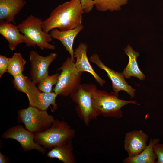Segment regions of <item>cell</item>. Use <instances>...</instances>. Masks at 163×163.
<instances>
[{"label": "cell", "mask_w": 163, "mask_h": 163, "mask_svg": "<svg viewBox=\"0 0 163 163\" xmlns=\"http://www.w3.org/2000/svg\"><path fill=\"white\" fill-rule=\"evenodd\" d=\"M88 46L85 43H81L74 51L75 58H76L75 66L79 72H86L90 73L101 87L106 83L95 72L90 64L87 56Z\"/></svg>", "instance_id": "cell-13"}, {"label": "cell", "mask_w": 163, "mask_h": 163, "mask_svg": "<svg viewBox=\"0 0 163 163\" xmlns=\"http://www.w3.org/2000/svg\"><path fill=\"white\" fill-rule=\"evenodd\" d=\"M159 138H151L145 148L139 154L133 157L126 158L123 162L124 163H154L157 158L154 152L153 147L159 142Z\"/></svg>", "instance_id": "cell-18"}, {"label": "cell", "mask_w": 163, "mask_h": 163, "mask_svg": "<svg viewBox=\"0 0 163 163\" xmlns=\"http://www.w3.org/2000/svg\"><path fill=\"white\" fill-rule=\"evenodd\" d=\"M26 62L20 53H15L9 58L7 72L13 77L22 74Z\"/></svg>", "instance_id": "cell-20"}, {"label": "cell", "mask_w": 163, "mask_h": 163, "mask_svg": "<svg viewBox=\"0 0 163 163\" xmlns=\"http://www.w3.org/2000/svg\"><path fill=\"white\" fill-rule=\"evenodd\" d=\"M43 21L30 15L18 25L24 38V43L27 47L37 46L41 50H54L55 46L49 43L53 40L50 34L45 32L42 27Z\"/></svg>", "instance_id": "cell-2"}, {"label": "cell", "mask_w": 163, "mask_h": 163, "mask_svg": "<svg viewBox=\"0 0 163 163\" xmlns=\"http://www.w3.org/2000/svg\"><path fill=\"white\" fill-rule=\"evenodd\" d=\"M83 10L80 0H71L58 5L43 21V30L49 33L54 29L66 30L82 24Z\"/></svg>", "instance_id": "cell-1"}, {"label": "cell", "mask_w": 163, "mask_h": 163, "mask_svg": "<svg viewBox=\"0 0 163 163\" xmlns=\"http://www.w3.org/2000/svg\"><path fill=\"white\" fill-rule=\"evenodd\" d=\"M27 94L29 105L43 110H47L52 105L54 111L57 109L56 99L58 95L54 92L47 93L41 91L31 78L27 77Z\"/></svg>", "instance_id": "cell-9"}, {"label": "cell", "mask_w": 163, "mask_h": 163, "mask_svg": "<svg viewBox=\"0 0 163 163\" xmlns=\"http://www.w3.org/2000/svg\"><path fill=\"white\" fill-rule=\"evenodd\" d=\"M20 121L24 123L27 130L37 133L45 131L52 126L55 120L53 117L49 115L46 110H43L29 106L18 111Z\"/></svg>", "instance_id": "cell-7"}, {"label": "cell", "mask_w": 163, "mask_h": 163, "mask_svg": "<svg viewBox=\"0 0 163 163\" xmlns=\"http://www.w3.org/2000/svg\"><path fill=\"white\" fill-rule=\"evenodd\" d=\"M72 140L55 146L47 153L50 158H56L64 163H74L75 157L73 153Z\"/></svg>", "instance_id": "cell-19"}, {"label": "cell", "mask_w": 163, "mask_h": 163, "mask_svg": "<svg viewBox=\"0 0 163 163\" xmlns=\"http://www.w3.org/2000/svg\"><path fill=\"white\" fill-rule=\"evenodd\" d=\"M13 77L12 82L14 87L18 90L27 94V76L22 73Z\"/></svg>", "instance_id": "cell-23"}, {"label": "cell", "mask_w": 163, "mask_h": 163, "mask_svg": "<svg viewBox=\"0 0 163 163\" xmlns=\"http://www.w3.org/2000/svg\"><path fill=\"white\" fill-rule=\"evenodd\" d=\"M96 86L93 84L81 85L77 90L70 95L71 99L77 104L76 111L86 125L98 115L92 102V94Z\"/></svg>", "instance_id": "cell-6"}, {"label": "cell", "mask_w": 163, "mask_h": 163, "mask_svg": "<svg viewBox=\"0 0 163 163\" xmlns=\"http://www.w3.org/2000/svg\"><path fill=\"white\" fill-rule=\"evenodd\" d=\"M84 28V26L81 24L74 29L68 30H61L55 28L51 30L50 34L53 38L58 40L61 42L71 58L75 60L73 49L74 41L75 37Z\"/></svg>", "instance_id": "cell-14"}, {"label": "cell", "mask_w": 163, "mask_h": 163, "mask_svg": "<svg viewBox=\"0 0 163 163\" xmlns=\"http://www.w3.org/2000/svg\"><path fill=\"white\" fill-rule=\"evenodd\" d=\"M59 75L57 73L50 76L48 75L38 84L37 87L43 92L47 93L52 92L53 86L56 84Z\"/></svg>", "instance_id": "cell-22"}, {"label": "cell", "mask_w": 163, "mask_h": 163, "mask_svg": "<svg viewBox=\"0 0 163 163\" xmlns=\"http://www.w3.org/2000/svg\"><path fill=\"white\" fill-rule=\"evenodd\" d=\"M153 149L157 157L156 163H163V144L157 143L154 145Z\"/></svg>", "instance_id": "cell-24"}, {"label": "cell", "mask_w": 163, "mask_h": 163, "mask_svg": "<svg viewBox=\"0 0 163 163\" xmlns=\"http://www.w3.org/2000/svg\"><path fill=\"white\" fill-rule=\"evenodd\" d=\"M9 58L5 56L0 55V77L7 72Z\"/></svg>", "instance_id": "cell-25"}, {"label": "cell", "mask_w": 163, "mask_h": 163, "mask_svg": "<svg viewBox=\"0 0 163 163\" xmlns=\"http://www.w3.org/2000/svg\"><path fill=\"white\" fill-rule=\"evenodd\" d=\"M124 50L129 58L128 63L122 73L124 78L129 79L134 77L140 80H145V75L139 68L137 62L139 56V52L134 51L129 44Z\"/></svg>", "instance_id": "cell-17"}, {"label": "cell", "mask_w": 163, "mask_h": 163, "mask_svg": "<svg viewBox=\"0 0 163 163\" xmlns=\"http://www.w3.org/2000/svg\"><path fill=\"white\" fill-rule=\"evenodd\" d=\"M119 95L113 92L109 93L98 89L97 87L92 94V102L94 108L98 115L105 117L120 118L123 116L122 108L128 104L139 105L135 101H126L119 99Z\"/></svg>", "instance_id": "cell-3"}, {"label": "cell", "mask_w": 163, "mask_h": 163, "mask_svg": "<svg viewBox=\"0 0 163 163\" xmlns=\"http://www.w3.org/2000/svg\"><path fill=\"white\" fill-rule=\"evenodd\" d=\"M2 136L17 141L25 151L35 149L43 155L46 152V149L35 141L34 133L24 128L22 125H18L9 128Z\"/></svg>", "instance_id": "cell-8"}, {"label": "cell", "mask_w": 163, "mask_h": 163, "mask_svg": "<svg viewBox=\"0 0 163 163\" xmlns=\"http://www.w3.org/2000/svg\"><path fill=\"white\" fill-rule=\"evenodd\" d=\"M57 70H61L53 91L58 95L64 97L75 92L80 85L82 72L76 67L75 60L68 57Z\"/></svg>", "instance_id": "cell-5"}, {"label": "cell", "mask_w": 163, "mask_h": 163, "mask_svg": "<svg viewBox=\"0 0 163 163\" xmlns=\"http://www.w3.org/2000/svg\"><path fill=\"white\" fill-rule=\"evenodd\" d=\"M90 60L92 62L95 64L106 72L108 77L111 81L113 90L116 94L118 95L119 92L123 91L129 94L131 98L135 96L136 90L127 82L122 73L116 72L106 66L101 60L99 55L97 53L93 54L90 57Z\"/></svg>", "instance_id": "cell-11"}, {"label": "cell", "mask_w": 163, "mask_h": 163, "mask_svg": "<svg viewBox=\"0 0 163 163\" xmlns=\"http://www.w3.org/2000/svg\"><path fill=\"white\" fill-rule=\"evenodd\" d=\"M0 34L8 41L10 50H14L19 44L24 42V35L18 26L11 23L0 22Z\"/></svg>", "instance_id": "cell-16"}, {"label": "cell", "mask_w": 163, "mask_h": 163, "mask_svg": "<svg viewBox=\"0 0 163 163\" xmlns=\"http://www.w3.org/2000/svg\"><path fill=\"white\" fill-rule=\"evenodd\" d=\"M84 13L91 11L94 6V0H80Z\"/></svg>", "instance_id": "cell-26"}, {"label": "cell", "mask_w": 163, "mask_h": 163, "mask_svg": "<svg viewBox=\"0 0 163 163\" xmlns=\"http://www.w3.org/2000/svg\"><path fill=\"white\" fill-rule=\"evenodd\" d=\"M148 135L142 130H133L125 133L124 149L128 157L138 155L147 146Z\"/></svg>", "instance_id": "cell-12"}, {"label": "cell", "mask_w": 163, "mask_h": 163, "mask_svg": "<svg viewBox=\"0 0 163 163\" xmlns=\"http://www.w3.org/2000/svg\"><path fill=\"white\" fill-rule=\"evenodd\" d=\"M9 160L7 157L0 152V163H7L9 162Z\"/></svg>", "instance_id": "cell-27"}, {"label": "cell", "mask_w": 163, "mask_h": 163, "mask_svg": "<svg viewBox=\"0 0 163 163\" xmlns=\"http://www.w3.org/2000/svg\"><path fill=\"white\" fill-rule=\"evenodd\" d=\"M57 56V54L55 53H51L48 56H44L39 55L36 51L30 52V75L33 82L38 85L48 75L49 67Z\"/></svg>", "instance_id": "cell-10"}, {"label": "cell", "mask_w": 163, "mask_h": 163, "mask_svg": "<svg viewBox=\"0 0 163 163\" xmlns=\"http://www.w3.org/2000/svg\"><path fill=\"white\" fill-rule=\"evenodd\" d=\"M128 0H94V6L97 10L113 11L120 10L121 6L127 4Z\"/></svg>", "instance_id": "cell-21"}, {"label": "cell", "mask_w": 163, "mask_h": 163, "mask_svg": "<svg viewBox=\"0 0 163 163\" xmlns=\"http://www.w3.org/2000/svg\"><path fill=\"white\" fill-rule=\"evenodd\" d=\"M27 4L26 0H0V22L14 24V17Z\"/></svg>", "instance_id": "cell-15"}, {"label": "cell", "mask_w": 163, "mask_h": 163, "mask_svg": "<svg viewBox=\"0 0 163 163\" xmlns=\"http://www.w3.org/2000/svg\"><path fill=\"white\" fill-rule=\"evenodd\" d=\"M75 134V130L66 122L56 119L47 130L35 133L34 141L45 149L50 150L72 140Z\"/></svg>", "instance_id": "cell-4"}]
</instances>
